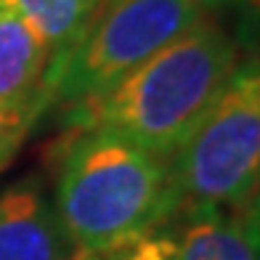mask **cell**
Instances as JSON below:
<instances>
[{
  "mask_svg": "<svg viewBox=\"0 0 260 260\" xmlns=\"http://www.w3.org/2000/svg\"><path fill=\"white\" fill-rule=\"evenodd\" d=\"M242 45L205 19L106 90L67 106L64 127L120 136L168 162L242 61Z\"/></svg>",
  "mask_w": 260,
  "mask_h": 260,
  "instance_id": "6da1fadb",
  "label": "cell"
},
{
  "mask_svg": "<svg viewBox=\"0 0 260 260\" xmlns=\"http://www.w3.org/2000/svg\"><path fill=\"white\" fill-rule=\"evenodd\" d=\"M168 162L96 130L58 144L56 210L77 252L106 255L162 218Z\"/></svg>",
  "mask_w": 260,
  "mask_h": 260,
  "instance_id": "7a4b0ae2",
  "label": "cell"
},
{
  "mask_svg": "<svg viewBox=\"0 0 260 260\" xmlns=\"http://www.w3.org/2000/svg\"><path fill=\"white\" fill-rule=\"evenodd\" d=\"M260 186V53L236 64L168 159L162 218L244 207ZM159 218V220H162Z\"/></svg>",
  "mask_w": 260,
  "mask_h": 260,
  "instance_id": "3957f363",
  "label": "cell"
},
{
  "mask_svg": "<svg viewBox=\"0 0 260 260\" xmlns=\"http://www.w3.org/2000/svg\"><path fill=\"white\" fill-rule=\"evenodd\" d=\"M207 16V0H104L80 40L51 61L45 104L96 96Z\"/></svg>",
  "mask_w": 260,
  "mask_h": 260,
  "instance_id": "277c9868",
  "label": "cell"
},
{
  "mask_svg": "<svg viewBox=\"0 0 260 260\" xmlns=\"http://www.w3.org/2000/svg\"><path fill=\"white\" fill-rule=\"evenodd\" d=\"M104 260H257L239 212H175L101 255Z\"/></svg>",
  "mask_w": 260,
  "mask_h": 260,
  "instance_id": "5b68a950",
  "label": "cell"
},
{
  "mask_svg": "<svg viewBox=\"0 0 260 260\" xmlns=\"http://www.w3.org/2000/svg\"><path fill=\"white\" fill-rule=\"evenodd\" d=\"M75 252L56 205L35 178L0 194V260H69Z\"/></svg>",
  "mask_w": 260,
  "mask_h": 260,
  "instance_id": "8992f818",
  "label": "cell"
},
{
  "mask_svg": "<svg viewBox=\"0 0 260 260\" xmlns=\"http://www.w3.org/2000/svg\"><path fill=\"white\" fill-rule=\"evenodd\" d=\"M51 48L11 11H0V106L35 122L45 106Z\"/></svg>",
  "mask_w": 260,
  "mask_h": 260,
  "instance_id": "52a82bcc",
  "label": "cell"
},
{
  "mask_svg": "<svg viewBox=\"0 0 260 260\" xmlns=\"http://www.w3.org/2000/svg\"><path fill=\"white\" fill-rule=\"evenodd\" d=\"M101 3L104 0H0V11L27 21L56 58L80 40Z\"/></svg>",
  "mask_w": 260,
  "mask_h": 260,
  "instance_id": "ba28073f",
  "label": "cell"
},
{
  "mask_svg": "<svg viewBox=\"0 0 260 260\" xmlns=\"http://www.w3.org/2000/svg\"><path fill=\"white\" fill-rule=\"evenodd\" d=\"M210 11L226 8L236 16V35L239 45L255 48L260 43V0H207Z\"/></svg>",
  "mask_w": 260,
  "mask_h": 260,
  "instance_id": "9c48e42d",
  "label": "cell"
},
{
  "mask_svg": "<svg viewBox=\"0 0 260 260\" xmlns=\"http://www.w3.org/2000/svg\"><path fill=\"white\" fill-rule=\"evenodd\" d=\"M32 127V120L24 114L8 112L0 106V170L11 162V157L19 151L21 141H24L27 130Z\"/></svg>",
  "mask_w": 260,
  "mask_h": 260,
  "instance_id": "30bf717a",
  "label": "cell"
},
{
  "mask_svg": "<svg viewBox=\"0 0 260 260\" xmlns=\"http://www.w3.org/2000/svg\"><path fill=\"white\" fill-rule=\"evenodd\" d=\"M239 223H242L247 242H250V247L255 250V255L260 260V188L250 197V202L239 210Z\"/></svg>",
  "mask_w": 260,
  "mask_h": 260,
  "instance_id": "8fae6325",
  "label": "cell"
},
{
  "mask_svg": "<svg viewBox=\"0 0 260 260\" xmlns=\"http://www.w3.org/2000/svg\"><path fill=\"white\" fill-rule=\"evenodd\" d=\"M69 260H104L101 255H90V252H75Z\"/></svg>",
  "mask_w": 260,
  "mask_h": 260,
  "instance_id": "7c38bea8",
  "label": "cell"
},
{
  "mask_svg": "<svg viewBox=\"0 0 260 260\" xmlns=\"http://www.w3.org/2000/svg\"><path fill=\"white\" fill-rule=\"evenodd\" d=\"M257 188H260V186H257Z\"/></svg>",
  "mask_w": 260,
  "mask_h": 260,
  "instance_id": "4fadbf2b",
  "label": "cell"
}]
</instances>
